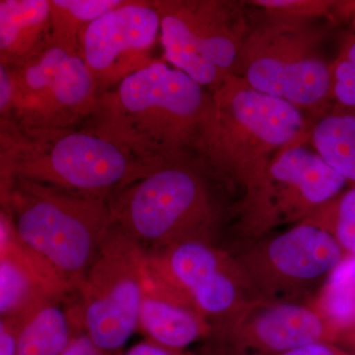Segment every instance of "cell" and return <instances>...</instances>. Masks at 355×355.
Wrapping results in <instances>:
<instances>
[{
    "label": "cell",
    "instance_id": "6da1fadb",
    "mask_svg": "<svg viewBox=\"0 0 355 355\" xmlns=\"http://www.w3.org/2000/svg\"><path fill=\"white\" fill-rule=\"evenodd\" d=\"M210 107L211 94L188 74L153 62L99 96L88 128L158 166L197 148Z\"/></svg>",
    "mask_w": 355,
    "mask_h": 355
},
{
    "label": "cell",
    "instance_id": "7a4b0ae2",
    "mask_svg": "<svg viewBox=\"0 0 355 355\" xmlns=\"http://www.w3.org/2000/svg\"><path fill=\"white\" fill-rule=\"evenodd\" d=\"M159 166L88 127L25 130L1 123V187L18 178L110 202Z\"/></svg>",
    "mask_w": 355,
    "mask_h": 355
},
{
    "label": "cell",
    "instance_id": "3957f363",
    "mask_svg": "<svg viewBox=\"0 0 355 355\" xmlns=\"http://www.w3.org/2000/svg\"><path fill=\"white\" fill-rule=\"evenodd\" d=\"M210 94L211 107L196 150L214 176L240 184L244 203L260 187L272 154L302 132V114L291 103L256 90L236 74Z\"/></svg>",
    "mask_w": 355,
    "mask_h": 355
},
{
    "label": "cell",
    "instance_id": "277c9868",
    "mask_svg": "<svg viewBox=\"0 0 355 355\" xmlns=\"http://www.w3.org/2000/svg\"><path fill=\"white\" fill-rule=\"evenodd\" d=\"M1 205L20 241L76 291L111 228L110 202L15 178Z\"/></svg>",
    "mask_w": 355,
    "mask_h": 355
},
{
    "label": "cell",
    "instance_id": "5b68a950",
    "mask_svg": "<svg viewBox=\"0 0 355 355\" xmlns=\"http://www.w3.org/2000/svg\"><path fill=\"white\" fill-rule=\"evenodd\" d=\"M112 225L147 253L178 243L214 242L221 211L207 174L186 156L166 162L110 202Z\"/></svg>",
    "mask_w": 355,
    "mask_h": 355
},
{
    "label": "cell",
    "instance_id": "8992f818",
    "mask_svg": "<svg viewBox=\"0 0 355 355\" xmlns=\"http://www.w3.org/2000/svg\"><path fill=\"white\" fill-rule=\"evenodd\" d=\"M9 67L12 105L1 123L25 130H64L94 116L99 92L80 48L51 38Z\"/></svg>",
    "mask_w": 355,
    "mask_h": 355
},
{
    "label": "cell",
    "instance_id": "52a82bcc",
    "mask_svg": "<svg viewBox=\"0 0 355 355\" xmlns=\"http://www.w3.org/2000/svg\"><path fill=\"white\" fill-rule=\"evenodd\" d=\"M148 263L146 250L111 225L77 288L80 303L69 313L100 349L121 352L139 327Z\"/></svg>",
    "mask_w": 355,
    "mask_h": 355
},
{
    "label": "cell",
    "instance_id": "ba28073f",
    "mask_svg": "<svg viewBox=\"0 0 355 355\" xmlns=\"http://www.w3.org/2000/svg\"><path fill=\"white\" fill-rule=\"evenodd\" d=\"M254 298L308 304L347 254L324 229L300 222L284 232L241 241L232 253Z\"/></svg>",
    "mask_w": 355,
    "mask_h": 355
},
{
    "label": "cell",
    "instance_id": "9c48e42d",
    "mask_svg": "<svg viewBox=\"0 0 355 355\" xmlns=\"http://www.w3.org/2000/svg\"><path fill=\"white\" fill-rule=\"evenodd\" d=\"M164 57L202 87L216 90L235 74L244 42L241 17L220 1H153Z\"/></svg>",
    "mask_w": 355,
    "mask_h": 355
},
{
    "label": "cell",
    "instance_id": "30bf717a",
    "mask_svg": "<svg viewBox=\"0 0 355 355\" xmlns=\"http://www.w3.org/2000/svg\"><path fill=\"white\" fill-rule=\"evenodd\" d=\"M345 183L317 153L286 147L270 161L253 197L243 203L238 234L248 241L300 223L334 200Z\"/></svg>",
    "mask_w": 355,
    "mask_h": 355
},
{
    "label": "cell",
    "instance_id": "8fae6325",
    "mask_svg": "<svg viewBox=\"0 0 355 355\" xmlns=\"http://www.w3.org/2000/svg\"><path fill=\"white\" fill-rule=\"evenodd\" d=\"M148 258L154 272L190 299L210 324L254 299L234 254L214 242L178 243Z\"/></svg>",
    "mask_w": 355,
    "mask_h": 355
},
{
    "label": "cell",
    "instance_id": "7c38bea8",
    "mask_svg": "<svg viewBox=\"0 0 355 355\" xmlns=\"http://www.w3.org/2000/svg\"><path fill=\"white\" fill-rule=\"evenodd\" d=\"M236 69L251 87L296 107L314 106L330 90L328 65L305 36L289 30L261 33L248 40Z\"/></svg>",
    "mask_w": 355,
    "mask_h": 355
},
{
    "label": "cell",
    "instance_id": "4fadbf2b",
    "mask_svg": "<svg viewBox=\"0 0 355 355\" xmlns=\"http://www.w3.org/2000/svg\"><path fill=\"white\" fill-rule=\"evenodd\" d=\"M219 355H277L340 336L309 304L252 299L230 316L211 323Z\"/></svg>",
    "mask_w": 355,
    "mask_h": 355
},
{
    "label": "cell",
    "instance_id": "5bb4252c",
    "mask_svg": "<svg viewBox=\"0 0 355 355\" xmlns=\"http://www.w3.org/2000/svg\"><path fill=\"white\" fill-rule=\"evenodd\" d=\"M160 18L153 1H125L86 28L81 50L99 96L150 64Z\"/></svg>",
    "mask_w": 355,
    "mask_h": 355
},
{
    "label": "cell",
    "instance_id": "9a60e30c",
    "mask_svg": "<svg viewBox=\"0 0 355 355\" xmlns=\"http://www.w3.org/2000/svg\"><path fill=\"white\" fill-rule=\"evenodd\" d=\"M69 293L57 275L20 241L10 218L0 219V315L20 327L44 305Z\"/></svg>",
    "mask_w": 355,
    "mask_h": 355
},
{
    "label": "cell",
    "instance_id": "2e32d148",
    "mask_svg": "<svg viewBox=\"0 0 355 355\" xmlns=\"http://www.w3.org/2000/svg\"><path fill=\"white\" fill-rule=\"evenodd\" d=\"M139 327L153 342L179 350L211 334L209 320L149 263Z\"/></svg>",
    "mask_w": 355,
    "mask_h": 355
},
{
    "label": "cell",
    "instance_id": "e0dca14e",
    "mask_svg": "<svg viewBox=\"0 0 355 355\" xmlns=\"http://www.w3.org/2000/svg\"><path fill=\"white\" fill-rule=\"evenodd\" d=\"M51 39L50 0L0 1V64L12 67Z\"/></svg>",
    "mask_w": 355,
    "mask_h": 355
},
{
    "label": "cell",
    "instance_id": "ac0fdd59",
    "mask_svg": "<svg viewBox=\"0 0 355 355\" xmlns=\"http://www.w3.org/2000/svg\"><path fill=\"white\" fill-rule=\"evenodd\" d=\"M60 302L44 305L21 326L16 355H60L69 347L74 334L69 314Z\"/></svg>",
    "mask_w": 355,
    "mask_h": 355
},
{
    "label": "cell",
    "instance_id": "d6986e66",
    "mask_svg": "<svg viewBox=\"0 0 355 355\" xmlns=\"http://www.w3.org/2000/svg\"><path fill=\"white\" fill-rule=\"evenodd\" d=\"M308 304L328 322L340 338L355 330L354 256L347 254L343 259Z\"/></svg>",
    "mask_w": 355,
    "mask_h": 355
},
{
    "label": "cell",
    "instance_id": "ffe728a7",
    "mask_svg": "<svg viewBox=\"0 0 355 355\" xmlns=\"http://www.w3.org/2000/svg\"><path fill=\"white\" fill-rule=\"evenodd\" d=\"M317 153L340 176L355 182V116L333 114L322 119L313 132Z\"/></svg>",
    "mask_w": 355,
    "mask_h": 355
},
{
    "label": "cell",
    "instance_id": "44dd1931",
    "mask_svg": "<svg viewBox=\"0 0 355 355\" xmlns=\"http://www.w3.org/2000/svg\"><path fill=\"white\" fill-rule=\"evenodd\" d=\"M51 38L81 49V37L91 23L121 6L123 0H50Z\"/></svg>",
    "mask_w": 355,
    "mask_h": 355
},
{
    "label": "cell",
    "instance_id": "7402d4cb",
    "mask_svg": "<svg viewBox=\"0 0 355 355\" xmlns=\"http://www.w3.org/2000/svg\"><path fill=\"white\" fill-rule=\"evenodd\" d=\"M303 221L330 233L345 254L355 257V188L326 203Z\"/></svg>",
    "mask_w": 355,
    "mask_h": 355
},
{
    "label": "cell",
    "instance_id": "603a6c76",
    "mask_svg": "<svg viewBox=\"0 0 355 355\" xmlns=\"http://www.w3.org/2000/svg\"><path fill=\"white\" fill-rule=\"evenodd\" d=\"M334 91L338 101L355 107V43L350 46L347 60L336 67Z\"/></svg>",
    "mask_w": 355,
    "mask_h": 355
},
{
    "label": "cell",
    "instance_id": "cb8c5ba5",
    "mask_svg": "<svg viewBox=\"0 0 355 355\" xmlns=\"http://www.w3.org/2000/svg\"><path fill=\"white\" fill-rule=\"evenodd\" d=\"M14 84L10 67L0 64V120L8 119L12 105Z\"/></svg>",
    "mask_w": 355,
    "mask_h": 355
},
{
    "label": "cell",
    "instance_id": "d4e9b609",
    "mask_svg": "<svg viewBox=\"0 0 355 355\" xmlns=\"http://www.w3.org/2000/svg\"><path fill=\"white\" fill-rule=\"evenodd\" d=\"M60 355H123L121 352H107L100 349L85 333L72 338L69 347Z\"/></svg>",
    "mask_w": 355,
    "mask_h": 355
},
{
    "label": "cell",
    "instance_id": "484cf974",
    "mask_svg": "<svg viewBox=\"0 0 355 355\" xmlns=\"http://www.w3.org/2000/svg\"><path fill=\"white\" fill-rule=\"evenodd\" d=\"M277 355H355L334 343H316L287 350Z\"/></svg>",
    "mask_w": 355,
    "mask_h": 355
},
{
    "label": "cell",
    "instance_id": "4316f807",
    "mask_svg": "<svg viewBox=\"0 0 355 355\" xmlns=\"http://www.w3.org/2000/svg\"><path fill=\"white\" fill-rule=\"evenodd\" d=\"M19 331L18 324L0 321V355H16Z\"/></svg>",
    "mask_w": 355,
    "mask_h": 355
},
{
    "label": "cell",
    "instance_id": "83f0119b",
    "mask_svg": "<svg viewBox=\"0 0 355 355\" xmlns=\"http://www.w3.org/2000/svg\"><path fill=\"white\" fill-rule=\"evenodd\" d=\"M125 355H191L186 354L183 350L170 349L164 345H159L153 340L137 343V345L128 350Z\"/></svg>",
    "mask_w": 355,
    "mask_h": 355
},
{
    "label": "cell",
    "instance_id": "f1b7e54d",
    "mask_svg": "<svg viewBox=\"0 0 355 355\" xmlns=\"http://www.w3.org/2000/svg\"><path fill=\"white\" fill-rule=\"evenodd\" d=\"M338 343H343V345L355 349V330L343 336Z\"/></svg>",
    "mask_w": 355,
    "mask_h": 355
}]
</instances>
